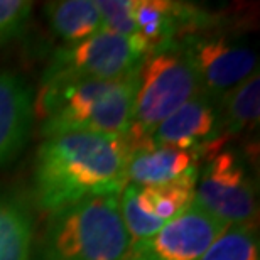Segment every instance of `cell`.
<instances>
[{
    "mask_svg": "<svg viewBox=\"0 0 260 260\" xmlns=\"http://www.w3.org/2000/svg\"><path fill=\"white\" fill-rule=\"evenodd\" d=\"M200 91L194 66L179 46L145 56L137 71L134 117L125 135L130 149L144 145L159 123Z\"/></svg>",
    "mask_w": 260,
    "mask_h": 260,
    "instance_id": "obj_4",
    "label": "cell"
},
{
    "mask_svg": "<svg viewBox=\"0 0 260 260\" xmlns=\"http://www.w3.org/2000/svg\"><path fill=\"white\" fill-rule=\"evenodd\" d=\"M200 155L193 150L169 145L144 144L130 149L127 159V183L135 186L164 184L198 168Z\"/></svg>",
    "mask_w": 260,
    "mask_h": 260,
    "instance_id": "obj_12",
    "label": "cell"
},
{
    "mask_svg": "<svg viewBox=\"0 0 260 260\" xmlns=\"http://www.w3.org/2000/svg\"><path fill=\"white\" fill-rule=\"evenodd\" d=\"M128 247L118 196H95L49 213L38 260H122Z\"/></svg>",
    "mask_w": 260,
    "mask_h": 260,
    "instance_id": "obj_3",
    "label": "cell"
},
{
    "mask_svg": "<svg viewBox=\"0 0 260 260\" xmlns=\"http://www.w3.org/2000/svg\"><path fill=\"white\" fill-rule=\"evenodd\" d=\"M196 176L198 168L164 184L123 188L118 200L130 243L152 237L193 205Z\"/></svg>",
    "mask_w": 260,
    "mask_h": 260,
    "instance_id": "obj_8",
    "label": "cell"
},
{
    "mask_svg": "<svg viewBox=\"0 0 260 260\" xmlns=\"http://www.w3.org/2000/svg\"><path fill=\"white\" fill-rule=\"evenodd\" d=\"M95 5L105 30L127 38H140L134 19V0H98Z\"/></svg>",
    "mask_w": 260,
    "mask_h": 260,
    "instance_id": "obj_17",
    "label": "cell"
},
{
    "mask_svg": "<svg viewBox=\"0 0 260 260\" xmlns=\"http://www.w3.org/2000/svg\"><path fill=\"white\" fill-rule=\"evenodd\" d=\"M228 226L193 203L152 237L130 243L122 260H200Z\"/></svg>",
    "mask_w": 260,
    "mask_h": 260,
    "instance_id": "obj_9",
    "label": "cell"
},
{
    "mask_svg": "<svg viewBox=\"0 0 260 260\" xmlns=\"http://www.w3.org/2000/svg\"><path fill=\"white\" fill-rule=\"evenodd\" d=\"M34 218L20 196L0 191V260H30Z\"/></svg>",
    "mask_w": 260,
    "mask_h": 260,
    "instance_id": "obj_13",
    "label": "cell"
},
{
    "mask_svg": "<svg viewBox=\"0 0 260 260\" xmlns=\"http://www.w3.org/2000/svg\"><path fill=\"white\" fill-rule=\"evenodd\" d=\"M128 154L125 135L61 132L46 137L34 160L36 208L53 213L86 198L120 196Z\"/></svg>",
    "mask_w": 260,
    "mask_h": 260,
    "instance_id": "obj_1",
    "label": "cell"
},
{
    "mask_svg": "<svg viewBox=\"0 0 260 260\" xmlns=\"http://www.w3.org/2000/svg\"><path fill=\"white\" fill-rule=\"evenodd\" d=\"M137 71L117 80L41 88L36 103L43 118L41 134L46 137L61 132L127 135L137 95Z\"/></svg>",
    "mask_w": 260,
    "mask_h": 260,
    "instance_id": "obj_2",
    "label": "cell"
},
{
    "mask_svg": "<svg viewBox=\"0 0 260 260\" xmlns=\"http://www.w3.org/2000/svg\"><path fill=\"white\" fill-rule=\"evenodd\" d=\"M145 144L193 150L200 159H205L208 154L225 145L221 139L218 102L200 91L159 123Z\"/></svg>",
    "mask_w": 260,
    "mask_h": 260,
    "instance_id": "obj_10",
    "label": "cell"
},
{
    "mask_svg": "<svg viewBox=\"0 0 260 260\" xmlns=\"http://www.w3.org/2000/svg\"><path fill=\"white\" fill-rule=\"evenodd\" d=\"M178 46L193 63L201 91L216 102L258 71L250 46L215 29L188 36Z\"/></svg>",
    "mask_w": 260,
    "mask_h": 260,
    "instance_id": "obj_7",
    "label": "cell"
},
{
    "mask_svg": "<svg viewBox=\"0 0 260 260\" xmlns=\"http://www.w3.org/2000/svg\"><path fill=\"white\" fill-rule=\"evenodd\" d=\"M200 260H260V243L255 228L230 225Z\"/></svg>",
    "mask_w": 260,
    "mask_h": 260,
    "instance_id": "obj_16",
    "label": "cell"
},
{
    "mask_svg": "<svg viewBox=\"0 0 260 260\" xmlns=\"http://www.w3.org/2000/svg\"><path fill=\"white\" fill-rule=\"evenodd\" d=\"M32 5L27 0H0V46L24 34L32 14Z\"/></svg>",
    "mask_w": 260,
    "mask_h": 260,
    "instance_id": "obj_18",
    "label": "cell"
},
{
    "mask_svg": "<svg viewBox=\"0 0 260 260\" xmlns=\"http://www.w3.org/2000/svg\"><path fill=\"white\" fill-rule=\"evenodd\" d=\"M220 107L221 139L226 142L232 137L253 134L260 120V76L255 71L250 78L228 91L218 102Z\"/></svg>",
    "mask_w": 260,
    "mask_h": 260,
    "instance_id": "obj_14",
    "label": "cell"
},
{
    "mask_svg": "<svg viewBox=\"0 0 260 260\" xmlns=\"http://www.w3.org/2000/svg\"><path fill=\"white\" fill-rule=\"evenodd\" d=\"M32 120V90L17 73L0 71V166L24 149Z\"/></svg>",
    "mask_w": 260,
    "mask_h": 260,
    "instance_id": "obj_11",
    "label": "cell"
},
{
    "mask_svg": "<svg viewBox=\"0 0 260 260\" xmlns=\"http://www.w3.org/2000/svg\"><path fill=\"white\" fill-rule=\"evenodd\" d=\"M51 29L66 43L76 44L102 32L103 22L91 0H59L44 5Z\"/></svg>",
    "mask_w": 260,
    "mask_h": 260,
    "instance_id": "obj_15",
    "label": "cell"
},
{
    "mask_svg": "<svg viewBox=\"0 0 260 260\" xmlns=\"http://www.w3.org/2000/svg\"><path fill=\"white\" fill-rule=\"evenodd\" d=\"M147 56L140 38L102 30L81 43L58 49L43 73L41 88L132 75Z\"/></svg>",
    "mask_w": 260,
    "mask_h": 260,
    "instance_id": "obj_5",
    "label": "cell"
},
{
    "mask_svg": "<svg viewBox=\"0 0 260 260\" xmlns=\"http://www.w3.org/2000/svg\"><path fill=\"white\" fill-rule=\"evenodd\" d=\"M198 168L194 203L228 225L257 226L255 183L240 152L216 149Z\"/></svg>",
    "mask_w": 260,
    "mask_h": 260,
    "instance_id": "obj_6",
    "label": "cell"
}]
</instances>
